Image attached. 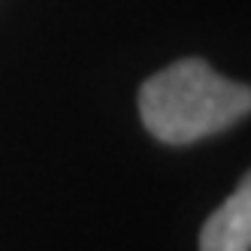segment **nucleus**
Here are the masks:
<instances>
[{
    "mask_svg": "<svg viewBox=\"0 0 251 251\" xmlns=\"http://www.w3.org/2000/svg\"><path fill=\"white\" fill-rule=\"evenodd\" d=\"M248 112L251 88L218 76L200 58L170 64L139 91V115L146 130L170 146H188L218 133Z\"/></svg>",
    "mask_w": 251,
    "mask_h": 251,
    "instance_id": "1",
    "label": "nucleus"
},
{
    "mask_svg": "<svg viewBox=\"0 0 251 251\" xmlns=\"http://www.w3.org/2000/svg\"><path fill=\"white\" fill-rule=\"evenodd\" d=\"M200 251H251V170L209 215L200 233Z\"/></svg>",
    "mask_w": 251,
    "mask_h": 251,
    "instance_id": "2",
    "label": "nucleus"
}]
</instances>
